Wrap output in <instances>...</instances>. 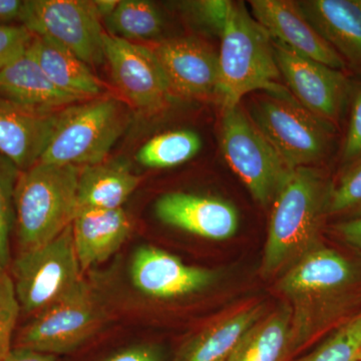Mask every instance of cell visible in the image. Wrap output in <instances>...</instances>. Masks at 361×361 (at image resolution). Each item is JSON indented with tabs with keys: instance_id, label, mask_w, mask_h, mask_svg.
<instances>
[{
	"instance_id": "1",
	"label": "cell",
	"mask_w": 361,
	"mask_h": 361,
	"mask_svg": "<svg viewBox=\"0 0 361 361\" xmlns=\"http://www.w3.org/2000/svg\"><path fill=\"white\" fill-rule=\"evenodd\" d=\"M360 281L349 259L322 245L279 277L277 290L291 308L293 355L319 336Z\"/></svg>"
},
{
	"instance_id": "2",
	"label": "cell",
	"mask_w": 361,
	"mask_h": 361,
	"mask_svg": "<svg viewBox=\"0 0 361 361\" xmlns=\"http://www.w3.org/2000/svg\"><path fill=\"white\" fill-rule=\"evenodd\" d=\"M330 189L322 174L297 168L273 202L261 275L280 277L311 251L322 246L320 231L327 214Z\"/></svg>"
},
{
	"instance_id": "3",
	"label": "cell",
	"mask_w": 361,
	"mask_h": 361,
	"mask_svg": "<svg viewBox=\"0 0 361 361\" xmlns=\"http://www.w3.org/2000/svg\"><path fill=\"white\" fill-rule=\"evenodd\" d=\"M80 173L75 166L40 161L20 173L14 208L20 252L45 245L73 224Z\"/></svg>"
},
{
	"instance_id": "4",
	"label": "cell",
	"mask_w": 361,
	"mask_h": 361,
	"mask_svg": "<svg viewBox=\"0 0 361 361\" xmlns=\"http://www.w3.org/2000/svg\"><path fill=\"white\" fill-rule=\"evenodd\" d=\"M220 39L217 94L223 106L240 104L242 97L256 90L278 92L286 90L278 82L281 75L272 39L244 2L232 1Z\"/></svg>"
},
{
	"instance_id": "5",
	"label": "cell",
	"mask_w": 361,
	"mask_h": 361,
	"mask_svg": "<svg viewBox=\"0 0 361 361\" xmlns=\"http://www.w3.org/2000/svg\"><path fill=\"white\" fill-rule=\"evenodd\" d=\"M127 126V111L113 97L68 106L59 111L39 161L75 167L102 163Z\"/></svg>"
},
{
	"instance_id": "6",
	"label": "cell",
	"mask_w": 361,
	"mask_h": 361,
	"mask_svg": "<svg viewBox=\"0 0 361 361\" xmlns=\"http://www.w3.org/2000/svg\"><path fill=\"white\" fill-rule=\"evenodd\" d=\"M250 118L292 170L322 160L330 146V123L303 108L287 90L266 92L251 106Z\"/></svg>"
},
{
	"instance_id": "7",
	"label": "cell",
	"mask_w": 361,
	"mask_h": 361,
	"mask_svg": "<svg viewBox=\"0 0 361 361\" xmlns=\"http://www.w3.org/2000/svg\"><path fill=\"white\" fill-rule=\"evenodd\" d=\"M221 149L252 197L264 207L274 202L293 171L240 104L223 106Z\"/></svg>"
},
{
	"instance_id": "8",
	"label": "cell",
	"mask_w": 361,
	"mask_h": 361,
	"mask_svg": "<svg viewBox=\"0 0 361 361\" xmlns=\"http://www.w3.org/2000/svg\"><path fill=\"white\" fill-rule=\"evenodd\" d=\"M82 273L71 225L45 245L20 252L11 275L21 311L39 313L63 298L84 280Z\"/></svg>"
},
{
	"instance_id": "9",
	"label": "cell",
	"mask_w": 361,
	"mask_h": 361,
	"mask_svg": "<svg viewBox=\"0 0 361 361\" xmlns=\"http://www.w3.org/2000/svg\"><path fill=\"white\" fill-rule=\"evenodd\" d=\"M104 310L85 280L63 298L37 313L21 330L18 348L59 355L82 346L99 331Z\"/></svg>"
},
{
	"instance_id": "10",
	"label": "cell",
	"mask_w": 361,
	"mask_h": 361,
	"mask_svg": "<svg viewBox=\"0 0 361 361\" xmlns=\"http://www.w3.org/2000/svg\"><path fill=\"white\" fill-rule=\"evenodd\" d=\"M94 1L25 0L20 21L35 37L65 47L87 66L104 61L103 26Z\"/></svg>"
},
{
	"instance_id": "11",
	"label": "cell",
	"mask_w": 361,
	"mask_h": 361,
	"mask_svg": "<svg viewBox=\"0 0 361 361\" xmlns=\"http://www.w3.org/2000/svg\"><path fill=\"white\" fill-rule=\"evenodd\" d=\"M104 54L116 87L137 108L159 110L170 99L172 90L153 49L104 32Z\"/></svg>"
},
{
	"instance_id": "12",
	"label": "cell",
	"mask_w": 361,
	"mask_h": 361,
	"mask_svg": "<svg viewBox=\"0 0 361 361\" xmlns=\"http://www.w3.org/2000/svg\"><path fill=\"white\" fill-rule=\"evenodd\" d=\"M273 49L280 75L294 99L320 120L336 122L348 92V80L341 71L299 56L274 42Z\"/></svg>"
},
{
	"instance_id": "13",
	"label": "cell",
	"mask_w": 361,
	"mask_h": 361,
	"mask_svg": "<svg viewBox=\"0 0 361 361\" xmlns=\"http://www.w3.org/2000/svg\"><path fill=\"white\" fill-rule=\"evenodd\" d=\"M130 281L149 298H183L207 290L216 283L217 271L188 265L177 256L154 246H142L130 261Z\"/></svg>"
},
{
	"instance_id": "14",
	"label": "cell",
	"mask_w": 361,
	"mask_h": 361,
	"mask_svg": "<svg viewBox=\"0 0 361 361\" xmlns=\"http://www.w3.org/2000/svg\"><path fill=\"white\" fill-rule=\"evenodd\" d=\"M251 14L273 42L299 56L341 71L345 61L323 39L304 16L298 2L251 0Z\"/></svg>"
},
{
	"instance_id": "15",
	"label": "cell",
	"mask_w": 361,
	"mask_h": 361,
	"mask_svg": "<svg viewBox=\"0 0 361 361\" xmlns=\"http://www.w3.org/2000/svg\"><path fill=\"white\" fill-rule=\"evenodd\" d=\"M155 212L164 224L212 241H225L238 231V211L217 197L170 192L157 200Z\"/></svg>"
},
{
	"instance_id": "16",
	"label": "cell",
	"mask_w": 361,
	"mask_h": 361,
	"mask_svg": "<svg viewBox=\"0 0 361 361\" xmlns=\"http://www.w3.org/2000/svg\"><path fill=\"white\" fill-rule=\"evenodd\" d=\"M153 51L165 73L172 94L183 97L217 94L218 54L201 40L193 37L164 40Z\"/></svg>"
},
{
	"instance_id": "17",
	"label": "cell",
	"mask_w": 361,
	"mask_h": 361,
	"mask_svg": "<svg viewBox=\"0 0 361 361\" xmlns=\"http://www.w3.org/2000/svg\"><path fill=\"white\" fill-rule=\"evenodd\" d=\"M59 111L30 110L0 97V155L20 172L37 165L51 139Z\"/></svg>"
},
{
	"instance_id": "18",
	"label": "cell",
	"mask_w": 361,
	"mask_h": 361,
	"mask_svg": "<svg viewBox=\"0 0 361 361\" xmlns=\"http://www.w3.org/2000/svg\"><path fill=\"white\" fill-rule=\"evenodd\" d=\"M71 229L75 253L84 272L120 250L133 231V223L123 208L80 209Z\"/></svg>"
},
{
	"instance_id": "19",
	"label": "cell",
	"mask_w": 361,
	"mask_h": 361,
	"mask_svg": "<svg viewBox=\"0 0 361 361\" xmlns=\"http://www.w3.org/2000/svg\"><path fill=\"white\" fill-rule=\"evenodd\" d=\"M0 97L42 113H56L80 101L52 84L28 49L0 71Z\"/></svg>"
},
{
	"instance_id": "20",
	"label": "cell",
	"mask_w": 361,
	"mask_h": 361,
	"mask_svg": "<svg viewBox=\"0 0 361 361\" xmlns=\"http://www.w3.org/2000/svg\"><path fill=\"white\" fill-rule=\"evenodd\" d=\"M298 4L316 32L343 61L361 68L360 0H307Z\"/></svg>"
},
{
	"instance_id": "21",
	"label": "cell",
	"mask_w": 361,
	"mask_h": 361,
	"mask_svg": "<svg viewBox=\"0 0 361 361\" xmlns=\"http://www.w3.org/2000/svg\"><path fill=\"white\" fill-rule=\"evenodd\" d=\"M267 311L262 302L244 304L229 311L190 337L174 361H227L247 330Z\"/></svg>"
},
{
	"instance_id": "22",
	"label": "cell",
	"mask_w": 361,
	"mask_h": 361,
	"mask_svg": "<svg viewBox=\"0 0 361 361\" xmlns=\"http://www.w3.org/2000/svg\"><path fill=\"white\" fill-rule=\"evenodd\" d=\"M28 51L59 90L80 101L96 99L103 92V84L90 66L65 47L35 35Z\"/></svg>"
},
{
	"instance_id": "23",
	"label": "cell",
	"mask_w": 361,
	"mask_h": 361,
	"mask_svg": "<svg viewBox=\"0 0 361 361\" xmlns=\"http://www.w3.org/2000/svg\"><path fill=\"white\" fill-rule=\"evenodd\" d=\"M139 184L140 178L122 161L87 166L78 177V210L123 208Z\"/></svg>"
},
{
	"instance_id": "24",
	"label": "cell",
	"mask_w": 361,
	"mask_h": 361,
	"mask_svg": "<svg viewBox=\"0 0 361 361\" xmlns=\"http://www.w3.org/2000/svg\"><path fill=\"white\" fill-rule=\"evenodd\" d=\"M291 308L284 302L247 330L227 361H286L292 353Z\"/></svg>"
},
{
	"instance_id": "25",
	"label": "cell",
	"mask_w": 361,
	"mask_h": 361,
	"mask_svg": "<svg viewBox=\"0 0 361 361\" xmlns=\"http://www.w3.org/2000/svg\"><path fill=\"white\" fill-rule=\"evenodd\" d=\"M104 21L111 35L129 42L155 39L164 30L161 11L147 0L118 1Z\"/></svg>"
},
{
	"instance_id": "26",
	"label": "cell",
	"mask_w": 361,
	"mask_h": 361,
	"mask_svg": "<svg viewBox=\"0 0 361 361\" xmlns=\"http://www.w3.org/2000/svg\"><path fill=\"white\" fill-rule=\"evenodd\" d=\"M202 148V139L190 130H171L149 140L137 153L142 166L153 169L174 168L193 159Z\"/></svg>"
},
{
	"instance_id": "27",
	"label": "cell",
	"mask_w": 361,
	"mask_h": 361,
	"mask_svg": "<svg viewBox=\"0 0 361 361\" xmlns=\"http://www.w3.org/2000/svg\"><path fill=\"white\" fill-rule=\"evenodd\" d=\"M361 348V313L330 336L312 353L295 361H358Z\"/></svg>"
},
{
	"instance_id": "28",
	"label": "cell",
	"mask_w": 361,
	"mask_h": 361,
	"mask_svg": "<svg viewBox=\"0 0 361 361\" xmlns=\"http://www.w3.org/2000/svg\"><path fill=\"white\" fill-rule=\"evenodd\" d=\"M20 171L0 155V266L11 265V235L16 222L14 191Z\"/></svg>"
},
{
	"instance_id": "29",
	"label": "cell",
	"mask_w": 361,
	"mask_h": 361,
	"mask_svg": "<svg viewBox=\"0 0 361 361\" xmlns=\"http://www.w3.org/2000/svg\"><path fill=\"white\" fill-rule=\"evenodd\" d=\"M20 311L11 273L0 266V361L13 349L11 341Z\"/></svg>"
},
{
	"instance_id": "30",
	"label": "cell",
	"mask_w": 361,
	"mask_h": 361,
	"mask_svg": "<svg viewBox=\"0 0 361 361\" xmlns=\"http://www.w3.org/2000/svg\"><path fill=\"white\" fill-rule=\"evenodd\" d=\"M327 214L361 215V161L330 189Z\"/></svg>"
},
{
	"instance_id": "31",
	"label": "cell",
	"mask_w": 361,
	"mask_h": 361,
	"mask_svg": "<svg viewBox=\"0 0 361 361\" xmlns=\"http://www.w3.org/2000/svg\"><path fill=\"white\" fill-rule=\"evenodd\" d=\"M232 1L228 0H198L186 2L188 13L209 32L221 37L225 30Z\"/></svg>"
},
{
	"instance_id": "32",
	"label": "cell",
	"mask_w": 361,
	"mask_h": 361,
	"mask_svg": "<svg viewBox=\"0 0 361 361\" xmlns=\"http://www.w3.org/2000/svg\"><path fill=\"white\" fill-rule=\"evenodd\" d=\"M33 37L23 25H0V71L25 54Z\"/></svg>"
},
{
	"instance_id": "33",
	"label": "cell",
	"mask_w": 361,
	"mask_h": 361,
	"mask_svg": "<svg viewBox=\"0 0 361 361\" xmlns=\"http://www.w3.org/2000/svg\"><path fill=\"white\" fill-rule=\"evenodd\" d=\"M361 157V90L356 94L351 110L348 135L343 147V158L353 161Z\"/></svg>"
},
{
	"instance_id": "34",
	"label": "cell",
	"mask_w": 361,
	"mask_h": 361,
	"mask_svg": "<svg viewBox=\"0 0 361 361\" xmlns=\"http://www.w3.org/2000/svg\"><path fill=\"white\" fill-rule=\"evenodd\" d=\"M103 361H164V355L159 346L139 344L118 351Z\"/></svg>"
},
{
	"instance_id": "35",
	"label": "cell",
	"mask_w": 361,
	"mask_h": 361,
	"mask_svg": "<svg viewBox=\"0 0 361 361\" xmlns=\"http://www.w3.org/2000/svg\"><path fill=\"white\" fill-rule=\"evenodd\" d=\"M336 231L346 243L361 250V215L337 225Z\"/></svg>"
},
{
	"instance_id": "36",
	"label": "cell",
	"mask_w": 361,
	"mask_h": 361,
	"mask_svg": "<svg viewBox=\"0 0 361 361\" xmlns=\"http://www.w3.org/2000/svg\"><path fill=\"white\" fill-rule=\"evenodd\" d=\"M25 1L23 0H0V25L20 20L23 16Z\"/></svg>"
},
{
	"instance_id": "37",
	"label": "cell",
	"mask_w": 361,
	"mask_h": 361,
	"mask_svg": "<svg viewBox=\"0 0 361 361\" xmlns=\"http://www.w3.org/2000/svg\"><path fill=\"white\" fill-rule=\"evenodd\" d=\"M2 361H56V356L16 346Z\"/></svg>"
},
{
	"instance_id": "38",
	"label": "cell",
	"mask_w": 361,
	"mask_h": 361,
	"mask_svg": "<svg viewBox=\"0 0 361 361\" xmlns=\"http://www.w3.org/2000/svg\"><path fill=\"white\" fill-rule=\"evenodd\" d=\"M94 2L97 13L102 18H108L116 8V4H118V0H97Z\"/></svg>"
},
{
	"instance_id": "39",
	"label": "cell",
	"mask_w": 361,
	"mask_h": 361,
	"mask_svg": "<svg viewBox=\"0 0 361 361\" xmlns=\"http://www.w3.org/2000/svg\"><path fill=\"white\" fill-rule=\"evenodd\" d=\"M357 360L361 361V348H360V353H358V355H357Z\"/></svg>"
},
{
	"instance_id": "40",
	"label": "cell",
	"mask_w": 361,
	"mask_h": 361,
	"mask_svg": "<svg viewBox=\"0 0 361 361\" xmlns=\"http://www.w3.org/2000/svg\"><path fill=\"white\" fill-rule=\"evenodd\" d=\"M360 6H361V0H360Z\"/></svg>"
}]
</instances>
